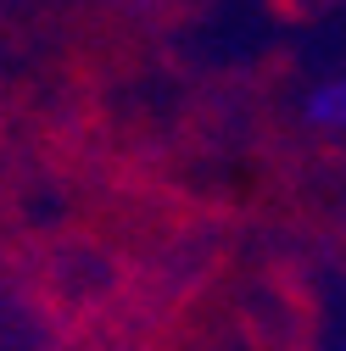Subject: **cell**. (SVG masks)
<instances>
[{"label":"cell","mask_w":346,"mask_h":351,"mask_svg":"<svg viewBox=\"0 0 346 351\" xmlns=\"http://www.w3.org/2000/svg\"><path fill=\"white\" fill-rule=\"evenodd\" d=\"M308 123L313 128H330V134H346V78H324L319 90L308 95Z\"/></svg>","instance_id":"6da1fadb"}]
</instances>
